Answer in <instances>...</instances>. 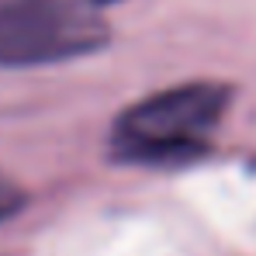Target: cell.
Returning <instances> with one entry per match:
<instances>
[{"instance_id": "4", "label": "cell", "mask_w": 256, "mask_h": 256, "mask_svg": "<svg viewBox=\"0 0 256 256\" xmlns=\"http://www.w3.org/2000/svg\"><path fill=\"white\" fill-rule=\"evenodd\" d=\"M90 7H97V10H104V7H114V4H122V0H86Z\"/></svg>"}, {"instance_id": "1", "label": "cell", "mask_w": 256, "mask_h": 256, "mask_svg": "<svg viewBox=\"0 0 256 256\" xmlns=\"http://www.w3.org/2000/svg\"><path fill=\"white\" fill-rule=\"evenodd\" d=\"M225 80H184L132 100L108 128V156L138 170H176L212 149V135L232 108Z\"/></svg>"}, {"instance_id": "3", "label": "cell", "mask_w": 256, "mask_h": 256, "mask_svg": "<svg viewBox=\"0 0 256 256\" xmlns=\"http://www.w3.org/2000/svg\"><path fill=\"white\" fill-rule=\"evenodd\" d=\"M28 190L10 176L7 170H0V225H7V222H14L18 214L28 208Z\"/></svg>"}, {"instance_id": "2", "label": "cell", "mask_w": 256, "mask_h": 256, "mask_svg": "<svg viewBox=\"0 0 256 256\" xmlns=\"http://www.w3.org/2000/svg\"><path fill=\"white\" fill-rule=\"evenodd\" d=\"M111 24L86 0H0V70H42L97 56Z\"/></svg>"}]
</instances>
